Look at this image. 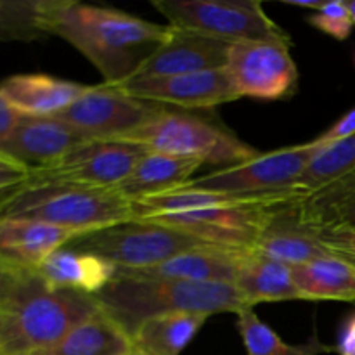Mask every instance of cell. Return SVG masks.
I'll return each mask as SVG.
<instances>
[{
  "instance_id": "5b68a950",
  "label": "cell",
  "mask_w": 355,
  "mask_h": 355,
  "mask_svg": "<svg viewBox=\"0 0 355 355\" xmlns=\"http://www.w3.org/2000/svg\"><path fill=\"white\" fill-rule=\"evenodd\" d=\"M123 141L137 142L149 151L196 159L201 165H222L225 168L260 155L255 148L220 125L186 111H170L165 107Z\"/></svg>"
},
{
  "instance_id": "f1b7e54d",
  "label": "cell",
  "mask_w": 355,
  "mask_h": 355,
  "mask_svg": "<svg viewBox=\"0 0 355 355\" xmlns=\"http://www.w3.org/2000/svg\"><path fill=\"white\" fill-rule=\"evenodd\" d=\"M44 37L40 0H0V40L33 42Z\"/></svg>"
},
{
  "instance_id": "7c38bea8",
  "label": "cell",
  "mask_w": 355,
  "mask_h": 355,
  "mask_svg": "<svg viewBox=\"0 0 355 355\" xmlns=\"http://www.w3.org/2000/svg\"><path fill=\"white\" fill-rule=\"evenodd\" d=\"M159 110V104L135 99L120 87L101 83L54 118L75 128L87 141L125 139Z\"/></svg>"
},
{
  "instance_id": "ffe728a7",
  "label": "cell",
  "mask_w": 355,
  "mask_h": 355,
  "mask_svg": "<svg viewBox=\"0 0 355 355\" xmlns=\"http://www.w3.org/2000/svg\"><path fill=\"white\" fill-rule=\"evenodd\" d=\"M201 166L200 162L149 151L134 166L127 179L114 187L130 203L180 189Z\"/></svg>"
},
{
  "instance_id": "d6986e66",
  "label": "cell",
  "mask_w": 355,
  "mask_h": 355,
  "mask_svg": "<svg viewBox=\"0 0 355 355\" xmlns=\"http://www.w3.org/2000/svg\"><path fill=\"white\" fill-rule=\"evenodd\" d=\"M76 236L45 222L0 217V260L35 272L52 253L64 248Z\"/></svg>"
},
{
  "instance_id": "8d00e7d4",
  "label": "cell",
  "mask_w": 355,
  "mask_h": 355,
  "mask_svg": "<svg viewBox=\"0 0 355 355\" xmlns=\"http://www.w3.org/2000/svg\"><path fill=\"white\" fill-rule=\"evenodd\" d=\"M347 7H349V10H350V16H352V19H354V24H355V0H347Z\"/></svg>"
},
{
  "instance_id": "6da1fadb",
  "label": "cell",
  "mask_w": 355,
  "mask_h": 355,
  "mask_svg": "<svg viewBox=\"0 0 355 355\" xmlns=\"http://www.w3.org/2000/svg\"><path fill=\"white\" fill-rule=\"evenodd\" d=\"M40 24L82 52L113 87L134 78L170 33V24L75 0H40Z\"/></svg>"
},
{
  "instance_id": "d4e9b609",
  "label": "cell",
  "mask_w": 355,
  "mask_h": 355,
  "mask_svg": "<svg viewBox=\"0 0 355 355\" xmlns=\"http://www.w3.org/2000/svg\"><path fill=\"white\" fill-rule=\"evenodd\" d=\"M207 315L177 312L149 318L132 333V350L146 355H180L207 322Z\"/></svg>"
},
{
  "instance_id": "5bb4252c",
  "label": "cell",
  "mask_w": 355,
  "mask_h": 355,
  "mask_svg": "<svg viewBox=\"0 0 355 355\" xmlns=\"http://www.w3.org/2000/svg\"><path fill=\"white\" fill-rule=\"evenodd\" d=\"M305 198L284 201L269 211L257 239L255 252L290 267L329 255L319 243L318 229L309 224L302 214Z\"/></svg>"
},
{
  "instance_id": "44dd1931",
  "label": "cell",
  "mask_w": 355,
  "mask_h": 355,
  "mask_svg": "<svg viewBox=\"0 0 355 355\" xmlns=\"http://www.w3.org/2000/svg\"><path fill=\"white\" fill-rule=\"evenodd\" d=\"M35 272L47 286L97 295L116 277V267L92 253L61 248L52 253Z\"/></svg>"
},
{
  "instance_id": "d6a6232c",
  "label": "cell",
  "mask_w": 355,
  "mask_h": 355,
  "mask_svg": "<svg viewBox=\"0 0 355 355\" xmlns=\"http://www.w3.org/2000/svg\"><path fill=\"white\" fill-rule=\"evenodd\" d=\"M30 274V270L17 269L0 260V312L6 311Z\"/></svg>"
},
{
  "instance_id": "e0dca14e",
  "label": "cell",
  "mask_w": 355,
  "mask_h": 355,
  "mask_svg": "<svg viewBox=\"0 0 355 355\" xmlns=\"http://www.w3.org/2000/svg\"><path fill=\"white\" fill-rule=\"evenodd\" d=\"M92 85L45 73H19L0 82V94L21 116L52 118L85 96Z\"/></svg>"
},
{
  "instance_id": "8992f818",
  "label": "cell",
  "mask_w": 355,
  "mask_h": 355,
  "mask_svg": "<svg viewBox=\"0 0 355 355\" xmlns=\"http://www.w3.org/2000/svg\"><path fill=\"white\" fill-rule=\"evenodd\" d=\"M205 245L208 243L159 222L130 218L76 236L66 248L92 253L111 262L116 269H146Z\"/></svg>"
},
{
  "instance_id": "2e32d148",
  "label": "cell",
  "mask_w": 355,
  "mask_h": 355,
  "mask_svg": "<svg viewBox=\"0 0 355 355\" xmlns=\"http://www.w3.org/2000/svg\"><path fill=\"white\" fill-rule=\"evenodd\" d=\"M229 49L231 44L222 40L170 26L168 37L142 64L134 78H159L225 68Z\"/></svg>"
},
{
  "instance_id": "1f68e13d",
  "label": "cell",
  "mask_w": 355,
  "mask_h": 355,
  "mask_svg": "<svg viewBox=\"0 0 355 355\" xmlns=\"http://www.w3.org/2000/svg\"><path fill=\"white\" fill-rule=\"evenodd\" d=\"M30 172L31 170L26 165L0 151V207L21 187L26 186L30 180Z\"/></svg>"
},
{
  "instance_id": "f35d334b",
  "label": "cell",
  "mask_w": 355,
  "mask_h": 355,
  "mask_svg": "<svg viewBox=\"0 0 355 355\" xmlns=\"http://www.w3.org/2000/svg\"><path fill=\"white\" fill-rule=\"evenodd\" d=\"M127 355H146V354H142V352H137V350H132L130 354H127Z\"/></svg>"
},
{
  "instance_id": "ba28073f",
  "label": "cell",
  "mask_w": 355,
  "mask_h": 355,
  "mask_svg": "<svg viewBox=\"0 0 355 355\" xmlns=\"http://www.w3.org/2000/svg\"><path fill=\"white\" fill-rule=\"evenodd\" d=\"M319 149L321 144L312 139L307 144L260 153L259 156L239 165L215 170L208 175L191 179L180 189L211 191V193L243 194V196H266L283 191L302 189V175Z\"/></svg>"
},
{
  "instance_id": "30bf717a",
  "label": "cell",
  "mask_w": 355,
  "mask_h": 355,
  "mask_svg": "<svg viewBox=\"0 0 355 355\" xmlns=\"http://www.w3.org/2000/svg\"><path fill=\"white\" fill-rule=\"evenodd\" d=\"M291 40H255L232 44L227 71L236 94L259 101L291 99L298 90V68Z\"/></svg>"
},
{
  "instance_id": "8fae6325",
  "label": "cell",
  "mask_w": 355,
  "mask_h": 355,
  "mask_svg": "<svg viewBox=\"0 0 355 355\" xmlns=\"http://www.w3.org/2000/svg\"><path fill=\"white\" fill-rule=\"evenodd\" d=\"M309 196L305 191H293L283 196L255 203L231 205V207L203 208V210L182 211L149 217L148 220L159 222L163 225L182 231L208 245L225 246V248L255 250L257 239L267 220V215L276 205L284 201Z\"/></svg>"
},
{
  "instance_id": "603a6c76",
  "label": "cell",
  "mask_w": 355,
  "mask_h": 355,
  "mask_svg": "<svg viewBox=\"0 0 355 355\" xmlns=\"http://www.w3.org/2000/svg\"><path fill=\"white\" fill-rule=\"evenodd\" d=\"M130 336L103 311L75 326L54 345L30 355H127Z\"/></svg>"
},
{
  "instance_id": "7a4b0ae2",
  "label": "cell",
  "mask_w": 355,
  "mask_h": 355,
  "mask_svg": "<svg viewBox=\"0 0 355 355\" xmlns=\"http://www.w3.org/2000/svg\"><path fill=\"white\" fill-rule=\"evenodd\" d=\"M94 297L101 311L128 336L142 321L156 315L191 312L210 318L222 312L239 314L252 309L238 286L231 283L114 277Z\"/></svg>"
},
{
  "instance_id": "ac0fdd59",
  "label": "cell",
  "mask_w": 355,
  "mask_h": 355,
  "mask_svg": "<svg viewBox=\"0 0 355 355\" xmlns=\"http://www.w3.org/2000/svg\"><path fill=\"white\" fill-rule=\"evenodd\" d=\"M85 141L75 128L54 116H21L12 134L0 146V151L33 170L58 162Z\"/></svg>"
},
{
  "instance_id": "74e56055",
  "label": "cell",
  "mask_w": 355,
  "mask_h": 355,
  "mask_svg": "<svg viewBox=\"0 0 355 355\" xmlns=\"http://www.w3.org/2000/svg\"><path fill=\"white\" fill-rule=\"evenodd\" d=\"M2 322H3V318H2V312H0V336H2Z\"/></svg>"
},
{
  "instance_id": "52a82bcc",
  "label": "cell",
  "mask_w": 355,
  "mask_h": 355,
  "mask_svg": "<svg viewBox=\"0 0 355 355\" xmlns=\"http://www.w3.org/2000/svg\"><path fill=\"white\" fill-rule=\"evenodd\" d=\"M170 26L196 31L225 44L291 40L255 0H153Z\"/></svg>"
},
{
  "instance_id": "9a60e30c",
  "label": "cell",
  "mask_w": 355,
  "mask_h": 355,
  "mask_svg": "<svg viewBox=\"0 0 355 355\" xmlns=\"http://www.w3.org/2000/svg\"><path fill=\"white\" fill-rule=\"evenodd\" d=\"M252 252L253 250L205 245L146 269H116V277L234 284L243 263Z\"/></svg>"
},
{
  "instance_id": "484cf974",
  "label": "cell",
  "mask_w": 355,
  "mask_h": 355,
  "mask_svg": "<svg viewBox=\"0 0 355 355\" xmlns=\"http://www.w3.org/2000/svg\"><path fill=\"white\" fill-rule=\"evenodd\" d=\"M304 218L315 229H355V170L302 201Z\"/></svg>"
},
{
  "instance_id": "83f0119b",
  "label": "cell",
  "mask_w": 355,
  "mask_h": 355,
  "mask_svg": "<svg viewBox=\"0 0 355 355\" xmlns=\"http://www.w3.org/2000/svg\"><path fill=\"white\" fill-rule=\"evenodd\" d=\"M355 170V134L342 141L321 146L300 179V187L307 194L322 189L340 177Z\"/></svg>"
},
{
  "instance_id": "7402d4cb",
  "label": "cell",
  "mask_w": 355,
  "mask_h": 355,
  "mask_svg": "<svg viewBox=\"0 0 355 355\" xmlns=\"http://www.w3.org/2000/svg\"><path fill=\"white\" fill-rule=\"evenodd\" d=\"M234 284L252 309L253 305L267 302L302 300L295 286L291 267L260 255L255 250L245 260Z\"/></svg>"
},
{
  "instance_id": "4316f807",
  "label": "cell",
  "mask_w": 355,
  "mask_h": 355,
  "mask_svg": "<svg viewBox=\"0 0 355 355\" xmlns=\"http://www.w3.org/2000/svg\"><path fill=\"white\" fill-rule=\"evenodd\" d=\"M236 315V328L248 355H321L336 350L322 343L318 335H312L300 345H290L269 324H266L253 309H245Z\"/></svg>"
},
{
  "instance_id": "e575fe53",
  "label": "cell",
  "mask_w": 355,
  "mask_h": 355,
  "mask_svg": "<svg viewBox=\"0 0 355 355\" xmlns=\"http://www.w3.org/2000/svg\"><path fill=\"white\" fill-rule=\"evenodd\" d=\"M21 120V114L10 107V104L0 94V146L9 139L14 128L17 127Z\"/></svg>"
},
{
  "instance_id": "3957f363",
  "label": "cell",
  "mask_w": 355,
  "mask_h": 355,
  "mask_svg": "<svg viewBox=\"0 0 355 355\" xmlns=\"http://www.w3.org/2000/svg\"><path fill=\"white\" fill-rule=\"evenodd\" d=\"M99 311L92 295L51 288L31 272L2 312L0 355H30L47 349Z\"/></svg>"
},
{
  "instance_id": "4fadbf2b",
  "label": "cell",
  "mask_w": 355,
  "mask_h": 355,
  "mask_svg": "<svg viewBox=\"0 0 355 355\" xmlns=\"http://www.w3.org/2000/svg\"><path fill=\"white\" fill-rule=\"evenodd\" d=\"M120 89L135 99L172 104L182 110H210L239 99L225 68L159 78H134Z\"/></svg>"
},
{
  "instance_id": "cb8c5ba5",
  "label": "cell",
  "mask_w": 355,
  "mask_h": 355,
  "mask_svg": "<svg viewBox=\"0 0 355 355\" xmlns=\"http://www.w3.org/2000/svg\"><path fill=\"white\" fill-rule=\"evenodd\" d=\"M302 300L355 302V269L333 255L291 267Z\"/></svg>"
},
{
  "instance_id": "f546056e",
  "label": "cell",
  "mask_w": 355,
  "mask_h": 355,
  "mask_svg": "<svg viewBox=\"0 0 355 355\" xmlns=\"http://www.w3.org/2000/svg\"><path fill=\"white\" fill-rule=\"evenodd\" d=\"M307 23L315 30L343 42L350 37L354 30V19L345 2H322L318 10H312L307 16Z\"/></svg>"
},
{
  "instance_id": "277c9868",
  "label": "cell",
  "mask_w": 355,
  "mask_h": 355,
  "mask_svg": "<svg viewBox=\"0 0 355 355\" xmlns=\"http://www.w3.org/2000/svg\"><path fill=\"white\" fill-rule=\"evenodd\" d=\"M0 217L45 222L78 236L135 218L130 201L114 189L59 182H26L0 207Z\"/></svg>"
},
{
  "instance_id": "4dcf8cb0",
  "label": "cell",
  "mask_w": 355,
  "mask_h": 355,
  "mask_svg": "<svg viewBox=\"0 0 355 355\" xmlns=\"http://www.w3.org/2000/svg\"><path fill=\"white\" fill-rule=\"evenodd\" d=\"M319 243L329 255L343 260L355 269V229L354 227H321L318 229Z\"/></svg>"
},
{
  "instance_id": "9c48e42d",
  "label": "cell",
  "mask_w": 355,
  "mask_h": 355,
  "mask_svg": "<svg viewBox=\"0 0 355 355\" xmlns=\"http://www.w3.org/2000/svg\"><path fill=\"white\" fill-rule=\"evenodd\" d=\"M149 153L146 146L123 139H94L66 153L58 162L33 168L28 182H59L114 189Z\"/></svg>"
},
{
  "instance_id": "d590c367",
  "label": "cell",
  "mask_w": 355,
  "mask_h": 355,
  "mask_svg": "<svg viewBox=\"0 0 355 355\" xmlns=\"http://www.w3.org/2000/svg\"><path fill=\"white\" fill-rule=\"evenodd\" d=\"M336 352L340 355H355V314L352 318H349V321L343 326Z\"/></svg>"
},
{
  "instance_id": "836d02e7",
  "label": "cell",
  "mask_w": 355,
  "mask_h": 355,
  "mask_svg": "<svg viewBox=\"0 0 355 355\" xmlns=\"http://www.w3.org/2000/svg\"><path fill=\"white\" fill-rule=\"evenodd\" d=\"M352 134H355V106L350 111H347L342 118H338L328 130L322 132V134L319 135V137H315L314 141L318 142V144L326 146L331 144V142L342 141V139L349 137V135Z\"/></svg>"
}]
</instances>
